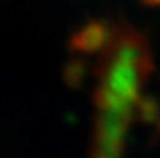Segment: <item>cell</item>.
<instances>
[{
    "mask_svg": "<svg viewBox=\"0 0 160 158\" xmlns=\"http://www.w3.org/2000/svg\"><path fill=\"white\" fill-rule=\"evenodd\" d=\"M129 131L116 122H102L94 127L90 158H124Z\"/></svg>",
    "mask_w": 160,
    "mask_h": 158,
    "instance_id": "cell-1",
    "label": "cell"
},
{
    "mask_svg": "<svg viewBox=\"0 0 160 158\" xmlns=\"http://www.w3.org/2000/svg\"><path fill=\"white\" fill-rule=\"evenodd\" d=\"M148 5H155V7H160V0H145Z\"/></svg>",
    "mask_w": 160,
    "mask_h": 158,
    "instance_id": "cell-2",
    "label": "cell"
}]
</instances>
